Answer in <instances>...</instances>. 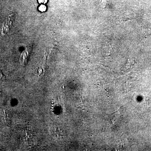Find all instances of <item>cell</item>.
<instances>
[{
	"label": "cell",
	"instance_id": "cell-1",
	"mask_svg": "<svg viewBox=\"0 0 151 151\" xmlns=\"http://www.w3.org/2000/svg\"><path fill=\"white\" fill-rule=\"evenodd\" d=\"M12 18L13 14H12L9 17L8 20L5 23L3 24L2 27V32L3 34H5L8 32L9 31L10 27L12 24Z\"/></svg>",
	"mask_w": 151,
	"mask_h": 151
},
{
	"label": "cell",
	"instance_id": "cell-2",
	"mask_svg": "<svg viewBox=\"0 0 151 151\" xmlns=\"http://www.w3.org/2000/svg\"><path fill=\"white\" fill-rule=\"evenodd\" d=\"M29 47H27V48H26V49L23 52H22L20 60L22 59L23 60V61H24V60H27V57L28 56L29 54Z\"/></svg>",
	"mask_w": 151,
	"mask_h": 151
},
{
	"label": "cell",
	"instance_id": "cell-3",
	"mask_svg": "<svg viewBox=\"0 0 151 151\" xmlns=\"http://www.w3.org/2000/svg\"><path fill=\"white\" fill-rule=\"evenodd\" d=\"M46 6H45L44 5H41L39 7V10L42 12H45L46 10Z\"/></svg>",
	"mask_w": 151,
	"mask_h": 151
},
{
	"label": "cell",
	"instance_id": "cell-4",
	"mask_svg": "<svg viewBox=\"0 0 151 151\" xmlns=\"http://www.w3.org/2000/svg\"><path fill=\"white\" fill-rule=\"evenodd\" d=\"M38 1L40 4H45L47 2V0H38Z\"/></svg>",
	"mask_w": 151,
	"mask_h": 151
}]
</instances>
